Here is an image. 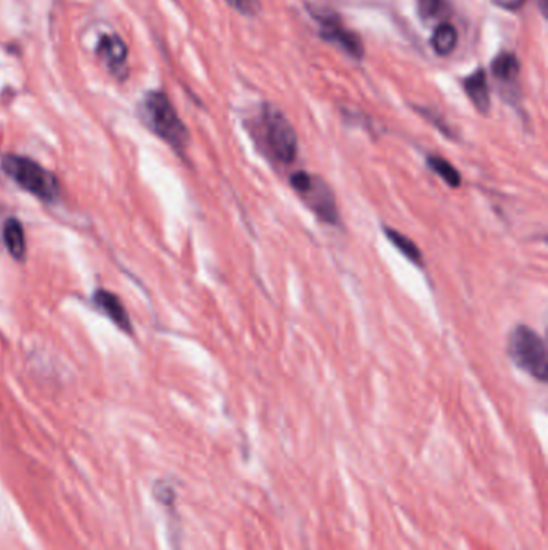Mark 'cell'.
I'll return each instance as SVG.
<instances>
[{
  "instance_id": "1",
  "label": "cell",
  "mask_w": 548,
  "mask_h": 550,
  "mask_svg": "<svg viewBox=\"0 0 548 550\" xmlns=\"http://www.w3.org/2000/svg\"><path fill=\"white\" fill-rule=\"evenodd\" d=\"M139 116L156 137L169 145L174 152H185L189 144V129L180 120L176 108L164 92H148L139 105Z\"/></svg>"
},
{
  "instance_id": "2",
  "label": "cell",
  "mask_w": 548,
  "mask_h": 550,
  "mask_svg": "<svg viewBox=\"0 0 548 550\" xmlns=\"http://www.w3.org/2000/svg\"><path fill=\"white\" fill-rule=\"evenodd\" d=\"M0 168L18 187L42 202L54 203L60 197L62 187L58 177L28 156L12 155V153L4 155L0 160Z\"/></svg>"
},
{
  "instance_id": "3",
  "label": "cell",
  "mask_w": 548,
  "mask_h": 550,
  "mask_svg": "<svg viewBox=\"0 0 548 550\" xmlns=\"http://www.w3.org/2000/svg\"><path fill=\"white\" fill-rule=\"evenodd\" d=\"M259 137L267 156L280 165H291L298 155V136L287 116L279 108L266 103L259 118Z\"/></svg>"
},
{
  "instance_id": "4",
  "label": "cell",
  "mask_w": 548,
  "mask_h": 550,
  "mask_svg": "<svg viewBox=\"0 0 548 550\" xmlns=\"http://www.w3.org/2000/svg\"><path fill=\"white\" fill-rule=\"evenodd\" d=\"M507 353L516 367H520L539 382H547V346L536 330L528 325H516L508 337Z\"/></svg>"
},
{
  "instance_id": "5",
  "label": "cell",
  "mask_w": 548,
  "mask_h": 550,
  "mask_svg": "<svg viewBox=\"0 0 548 550\" xmlns=\"http://www.w3.org/2000/svg\"><path fill=\"white\" fill-rule=\"evenodd\" d=\"M290 184L299 197L303 198L307 208H311L317 214L320 221L332 224V226L340 224V213L336 206L335 193L322 177L309 174L307 171H298V173L291 174Z\"/></svg>"
},
{
  "instance_id": "6",
  "label": "cell",
  "mask_w": 548,
  "mask_h": 550,
  "mask_svg": "<svg viewBox=\"0 0 548 550\" xmlns=\"http://www.w3.org/2000/svg\"><path fill=\"white\" fill-rule=\"evenodd\" d=\"M320 37L324 41L335 44V46L343 49L346 54L352 58L364 57V44L360 41L356 33H352L349 29L344 28L338 18L333 15H327L325 18H320Z\"/></svg>"
},
{
  "instance_id": "7",
  "label": "cell",
  "mask_w": 548,
  "mask_h": 550,
  "mask_svg": "<svg viewBox=\"0 0 548 550\" xmlns=\"http://www.w3.org/2000/svg\"><path fill=\"white\" fill-rule=\"evenodd\" d=\"M94 304L119 330H123L127 335H131L134 332L131 317H129L124 304L121 303V300H119L115 293L103 290V288L102 290H97L94 293Z\"/></svg>"
},
{
  "instance_id": "8",
  "label": "cell",
  "mask_w": 548,
  "mask_h": 550,
  "mask_svg": "<svg viewBox=\"0 0 548 550\" xmlns=\"http://www.w3.org/2000/svg\"><path fill=\"white\" fill-rule=\"evenodd\" d=\"M463 89H465L468 99L475 105L476 110L481 115H487L491 110V94H489V86H487L486 71L479 68L468 78L463 79Z\"/></svg>"
},
{
  "instance_id": "9",
  "label": "cell",
  "mask_w": 548,
  "mask_h": 550,
  "mask_svg": "<svg viewBox=\"0 0 548 550\" xmlns=\"http://www.w3.org/2000/svg\"><path fill=\"white\" fill-rule=\"evenodd\" d=\"M97 52H99L100 57H102L103 63L107 65L108 70L116 74V76H119V74H121V68L126 66V44H124L118 36H103L102 39H100Z\"/></svg>"
},
{
  "instance_id": "10",
  "label": "cell",
  "mask_w": 548,
  "mask_h": 550,
  "mask_svg": "<svg viewBox=\"0 0 548 550\" xmlns=\"http://www.w3.org/2000/svg\"><path fill=\"white\" fill-rule=\"evenodd\" d=\"M2 239H4L5 248L13 259L25 261L28 247H26L25 229L18 219L10 218L5 221L4 227H2Z\"/></svg>"
},
{
  "instance_id": "11",
  "label": "cell",
  "mask_w": 548,
  "mask_h": 550,
  "mask_svg": "<svg viewBox=\"0 0 548 550\" xmlns=\"http://www.w3.org/2000/svg\"><path fill=\"white\" fill-rule=\"evenodd\" d=\"M491 68L495 79H499L505 84L515 83L521 70L520 62L512 52H502V54L497 55Z\"/></svg>"
},
{
  "instance_id": "12",
  "label": "cell",
  "mask_w": 548,
  "mask_h": 550,
  "mask_svg": "<svg viewBox=\"0 0 548 550\" xmlns=\"http://www.w3.org/2000/svg\"><path fill=\"white\" fill-rule=\"evenodd\" d=\"M457 42H459L457 29L449 23H441L438 28L434 29L433 37H431V47L441 57L452 54L457 47Z\"/></svg>"
},
{
  "instance_id": "13",
  "label": "cell",
  "mask_w": 548,
  "mask_h": 550,
  "mask_svg": "<svg viewBox=\"0 0 548 550\" xmlns=\"http://www.w3.org/2000/svg\"><path fill=\"white\" fill-rule=\"evenodd\" d=\"M426 165L452 189H459L462 185V176L450 161L444 160L441 156L433 155L426 158Z\"/></svg>"
},
{
  "instance_id": "14",
  "label": "cell",
  "mask_w": 548,
  "mask_h": 550,
  "mask_svg": "<svg viewBox=\"0 0 548 550\" xmlns=\"http://www.w3.org/2000/svg\"><path fill=\"white\" fill-rule=\"evenodd\" d=\"M385 234L389 242L393 243L394 247L401 251L405 258L410 259L412 263L418 264V266H422V251L409 237H405V235L399 234L397 230L389 229V227H385Z\"/></svg>"
},
{
  "instance_id": "15",
  "label": "cell",
  "mask_w": 548,
  "mask_h": 550,
  "mask_svg": "<svg viewBox=\"0 0 548 550\" xmlns=\"http://www.w3.org/2000/svg\"><path fill=\"white\" fill-rule=\"evenodd\" d=\"M418 15L422 20H439L447 12V0H417Z\"/></svg>"
},
{
  "instance_id": "16",
  "label": "cell",
  "mask_w": 548,
  "mask_h": 550,
  "mask_svg": "<svg viewBox=\"0 0 548 550\" xmlns=\"http://www.w3.org/2000/svg\"><path fill=\"white\" fill-rule=\"evenodd\" d=\"M232 9L237 10L238 13H243V15H248V17H253V15H258L259 10H261V4L258 0H227Z\"/></svg>"
},
{
  "instance_id": "17",
  "label": "cell",
  "mask_w": 548,
  "mask_h": 550,
  "mask_svg": "<svg viewBox=\"0 0 548 550\" xmlns=\"http://www.w3.org/2000/svg\"><path fill=\"white\" fill-rule=\"evenodd\" d=\"M489 2L499 9L507 10V12H518L526 4V0H489Z\"/></svg>"
}]
</instances>
